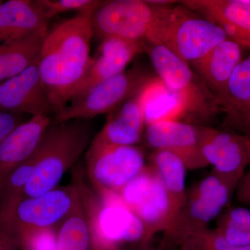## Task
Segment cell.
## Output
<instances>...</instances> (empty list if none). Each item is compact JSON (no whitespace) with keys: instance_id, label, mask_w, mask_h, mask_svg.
I'll list each match as a JSON object with an SVG mask.
<instances>
[{"instance_id":"6da1fadb","label":"cell","mask_w":250,"mask_h":250,"mask_svg":"<svg viewBox=\"0 0 250 250\" xmlns=\"http://www.w3.org/2000/svg\"><path fill=\"white\" fill-rule=\"evenodd\" d=\"M93 13H80L48 29L41 46L38 69L56 113L77 95L88 74Z\"/></svg>"},{"instance_id":"7a4b0ae2","label":"cell","mask_w":250,"mask_h":250,"mask_svg":"<svg viewBox=\"0 0 250 250\" xmlns=\"http://www.w3.org/2000/svg\"><path fill=\"white\" fill-rule=\"evenodd\" d=\"M91 125L86 120L54 123L46 130L36 151L35 171L22 197H36L57 187L92 141Z\"/></svg>"},{"instance_id":"3957f363","label":"cell","mask_w":250,"mask_h":250,"mask_svg":"<svg viewBox=\"0 0 250 250\" xmlns=\"http://www.w3.org/2000/svg\"><path fill=\"white\" fill-rule=\"evenodd\" d=\"M228 36L222 28L185 6H157L146 42L168 49L188 64L208 53Z\"/></svg>"},{"instance_id":"277c9868","label":"cell","mask_w":250,"mask_h":250,"mask_svg":"<svg viewBox=\"0 0 250 250\" xmlns=\"http://www.w3.org/2000/svg\"><path fill=\"white\" fill-rule=\"evenodd\" d=\"M144 52L158 77L180 99L186 114L207 121L221 111L216 96L189 64L165 47L147 42Z\"/></svg>"},{"instance_id":"5b68a950","label":"cell","mask_w":250,"mask_h":250,"mask_svg":"<svg viewBox=\"0 0 250 250\" xmlns=\"http://www.w3.org/2000/svg\"><path fill=\"white\" fill-rule=\"evenodd\" d=\"M235 192L229 184L211 172L194 184L172 228L164 233V247L178 246L184 239L208 229L218 218Z\"/></svg>"},{"instance_id":"8992f818","label":"cell","mask_w":250,"mask_h":250,"mask_svg":"<svg viewBox=\"0 0 250 250\" xmlns=\"http://www.w3.org/2000/svg\"><path fill=\"white\" fill-rule=\"evenodd\" d=\"M84 190L80 182L56 187L38 196L22 197L0 205V213L16 232L59 228L82 201Z\"/></svg>"},{"instance_id":"52a82bcc","label":"cell","mask_w":250,"mask_h":250,"mask_svg":"<svg viewBox=\"0 0 250 250\" xmlns=\"http://www.w3.org/2000/svg\"><path fill=\"white\" fill-rule=\"evenodd\" d=\"M153 77L134 67L104 80L72 99L57 112L52 123L88 120L109 113L123 102L137 93Z\"/></svg>"},{"instance_id":"ba28073f","label":"cell","mask_w":250,"mask_h":250,"mask_svg":"<svg viewBox=\"0 0 250 250\" xmlns=\"http://www.w3.org/2000/svg\"><path fill=\"white\" fill-rule=\"evenodd\" d=\"M118 195L142 222L147 242L156 233L167 232L173 225L176 213L170 197L158 174L148 164Z\"/></svg>"},{"instance_id":"9c48e42d","label":"cell","mask_w":250,"mask_h":250,"mask_svg":"<svg viewBox=\"0 0 250 250\" xmlns=\"http://www.w3.org/2000/svg\"><path fill=\"white\" fill-rule=\"evenodd\" d=\"M90 200L93 250H115L125 244L149 243L142 222L117 193Z\"/></svg>"},{"instance_id":"30bf717a","label":"cell","mask_w":250,"mask_h":250,"mask_svg":"<svg viewBox=\"0 0 250 250\" xmlns=\"http://www.w3.org/2000/svg\"><path fill=\"white\" fill-rule=\"evenodd\" d=\"M86 170L99 195L119 193L146 167L143 151L136 146H118L92 141L87 149Z\"/></svg>"},{"instance_id":"8fae6325","label":"cell","mask_w":250,"mask_h":250,"mask_svg":"<svg viewBox=\"0 0 250 250\" xmlns=\"http://www.w3.org/2000/svg\"><path fill=\"white\" fill-rule=\"evenodd\" d=\"M157 6L143 0L103 1L91 16L93 36L100 40L119 38L146 41Z\"/></svg>"},{"instance_id":"7c38bea8","label":"cell","mask_w":250,"mask_h":250,"mask_svg":"<svg viewBox=\"0 0 250 250\" xmlns=\"http://www.w3.org/2000/svg\"><path fill=\"white\" fill-rule=\"evenodd\" d=\"M202 155L213 173L236 190L250 166V138L233 131L201 126Z\"/></svg>"},{"instance_id":"4fadbf2b","label":"cell","mask_w":250,"mask_h":250,"mask_svg":"<svg viewBox=\"0 0 250 250\" xmlns=\"http://www.w3.org/2000/svg\"><path fill=\"white\" fill-rule=\"evenodd\" d=\"M0 111L53 118L55 108L41 80L37 62L0 83Z\"/></svg>"},{"instance_id":"5bb4252c","label":"cell","mask_w":250,"mask_h":250,"mask_svg":"<svg viewBox=\"0 0 250 250\" xmlns=\"http://www.w3.org/2000/svg\"><path fill=\"white\" fill-rule=\"evenodd\" d=\"M145 139L154 150L164 149L178 156L187 169L208 166L202 153L201 126L177 120L157 121L146 126Z\"/></svg>"},{"instance_id":"9a60e30c","label":"cell","mask_w":250,"mask_h":250,"mask_svg":"<svg viewBox=\"0 0 250 250\" xmlns=\"http://www.w3.org/2000/svg\"><path fill=\"white\" fill-rule=\"evenodd\" d=\"M181 5L223 29L229 39L250 49V0H184Z\"/></svg>"},{"instance_id":"2e32d148","label":"cell","mask_w":250,"mask_h":250,"mask_svg":"<svg viewBox=\"0 0 250 250\" xmlns=\"http://www.w3.org/2000/svg\"><path fill=\"white\" fill-rule=\"evenodd\" d=\"M145 44L146 41L140 42L119 38L103 39L96 53L92 57L88 74L75 96L94 85L125 71L133 59L144 52Z\"/></svg>"},{"instance_id":"e0dca14e","label":"cell","mask_w":250,"mask_h":250,"mask_svg":"<svg viewBox=\"0 0 250 250\" xmlns=\"http://www.w3.org/2000/svg\"><path fill=\"white\" fill-rule=\"evenodd\" d=\"M141 89L108 113L107 121L92 140L93 142L109 146H136L141 141L146 126Z\"/></svg>"},{"instance_id":"ac0fdd59","label":"cell","mask_w":250,"mask_h":250,"mask_svg":"<svg viewBox=\"0 0 250 250\" xmlns=\"http://www.w3.org/2000/svg\"><path fill=\"white\" fill-rule=\"evenodd\" d=\"M52 118L32 116L15 128L0 144V184L13 169L34 154Z\"/></svg>"},{"instance_id":"d6986e66","label":"cell","mask_w":250,"mask_h":250,"mask_svg":"<svg viewBox=\"0 0 250 250\" xmlns=\"http://www.w3.org/2000/svg\"><path fill=\"white\" fill-rule=\"evenodd\" d=\"M244 49L239 44L227 38L202 58L192 62L194 71L217 99L223 93L235 69L243 61Z\"/></svg>"},{"instance_id":"ffe728a7","label":"cell","mask_w":250,"mask_h":250,"mask_svg":"<svg viewBox=\"0 0 250 250\" xmlns=\"http://www.w3.org/2000/svg\"><path fill=\"white\" fill-rule=\"evenodd\" d=\"M49 21L35 1H2L0 4V45L49 27Z\"/></svg>"},{"instance_id":"44dd1931","label":"cell","mask_w":250,"mask_h":250,"mask_svg":"<svg viewBox=\"0 0 250 250\" xmlns=\"http://www.w3.org/2000/svg\"><path fill=\"white\" fill-rule=\"evenodd\" d=\"M49 27L0 45V83L38 62Z\"/></svg>"},{"instance_id":"7402d4cb","label":"cell","mask_w":250,"mask_h":250,"mask_svg":"<svg viewBox=\"0 0 250 250\" xmlns=\"http://www.w3.org/2000/svg\"><path fill=\"white\" fill-rule=\"evenodd\" d=\"M145 124L167 120H177L186 115L183 104L159 78L153 77L141 90Z\"/></svg>"},{"instance_id":"603a6c76","label":"cell","mask_w":250,"mask_h":250,"mask_svg":"<svg viewBox=\"0 0 250 250\" xmlns=\"http://www.w3.org/2000/svg\"><path fill=\"white\" fill-rule=\"evenodd\" d=\"M90 200L84 190L82 201L59 225L57 250H93Z\"/></svg>"},{"instance_id":"cb8c5ba5","label":"cell","mask_w":250,"mask_h":250,"mask_svg":"<svg viewBox=\"0 0 250 250\" xmlns=\"http://www.w3.org/2000/svg\"><path fill=\"white\" fill-rule=\"evenodd\" d=\"M148 165L155 171L164 184L170 197L177 218L187 198V166L178 156L164 149L154 150L151 154Z\"/></svg>"},{"instance_id":"d4e9b609","label":"cell","mask_w":250,"mask_h":250,"mask_svg":"<svg viewBox=\"0 0 250 250\" xmlns=\"http://www.w3.org/2000/svg\"><path fill=\"white\" fill-rule=\"evenodd\" d=\"M218 101L225 113L250 109V54L235 69Z\"/></svg>"},{"instance_id":"484cf974","label":"cell","mask_w":250,"mask_h":250,"mask_svg":"<svg viewBox=\"0 0 250 250\" xmlns=\"http://www.w3.org/2000/svg\"><path fill=\"white\" fill-rule=\"evenodd\" d=\"M215 231L231 244L250 246V210L229 207L219 215Z\"/></svg>"},{"instance_id":"4316f807","label":"cell","mask_w":250,"mask_h":250,"mask_svg":"<svg viewBox=\"0 0 250 250\" xmlns=\"http://www.w3.org/2000/svg\"><path fill=\"white\" fill-rule=\"evenodd\" d=\"M36 152L27 161L16 166L0 184V205L22 198L23 192L35 171Z\"/></svg>"},{"instance_id":"83f0119b","label":"cell","mask_w":250,"mask_h":250,"mask_svg":"<svg viewBox=\"0 0 250 250\" xmlns=\"http://www.w3.org/2000/svg\"><path fill=\"white\" fill-rule=\"evenodd\" d=\"M178 246L182 250H250V246H235L208 229L188 237Z\"/></svg>"},{"instance_id":"f1b7e54d","label":"cell","mask_w":250,"mask_h":250,"mask_svg":"<svg viewBox=\"0 0 250 250\" xmlns=\"http://www.w3.org/2000/svg\"><path fill=\"white\" fill-rule=\"evenodd\" d=\"M57 233L58 228L33 229L16 232L19 250H57Z\"/></svg>"},{"instance_id":"f546056e","label":"cell","mask_w":250,"mask_h":250,"mask_svg":"<svg viewBox=\"0 0 250 250\" xmlns=\"http://www.w3.org/2000/svg\"><path fill=\"white\" fill-rule=\"evenodd\" d=\"M49 21L56 15L70 11H94L101 4L100 0H35Z\"/></svg>"},{"instance_id":"4dcf8cb0","label":"cell","mask_w":250,"mask_h":250,"mask_svg":"<svg viewBox=\"0 0 250 250\" xmlns=\"http://www.w3.org/2000/svg\"><path fill=\"white\" fill-rule=\"evenodd\" d=\"M224 126L228 131L250 138V109L225 113Z\"/></svg>"},{"instance_id":"1f68e13d","label":"cell","mask_w":250,"mask_h":250,"mask_svg":"<svg viewBox=\"0 0 250 250\" xmlns=\"http://www.w3.org/2000/svg\"><path fill=\"white\" fill-rule=\"evenodd\" d=\"M0 250H19L17 236L4 215L0 213Z\"/></svg>"},{"instance_id":"d6a6232c","label":"cell","mask_w":250,"mask_h":250,"mask_svg":"<svg viewBox=\"0 0 250 250\" xmlns=\"http://www.w3.org/2000/svg\"><path fill=\"white\" fill-rule=\"evenodd\" d=\"M24 121L21 115L0 111V144L15 128Z\"/></svg>"},{"instance_id":"836d02e7","label":"cell","mask_w":250,"mask_h":250,"mask_svg":"<svg viewBox=\"0 0 250 250\" xmlns=\"http://www.w3.org/2000/svg\"><path fill=\"white\" fill-rule=\"evenodd\" d=\"M235 195L237 201L250 207V167L237 184Z\"/></svg>"},{"instance_id":"e575fe53","label":"cell","mask_w":250,"mask_h":250,"mask_svg":"<svg viewBox=\"0 0 250 250\" xmlns=\"http://www.w3.org/2000/svg\"><path fill=\"white\" fill-rule=\"evenodd\" d=\"M122 250V248H118V249H116V250Z\"/></svg>"},{"instance_id":"d590c367","label":"cell","mask_w":250,"mask_h":250,"mask_svg":"<svg viewBox=\"0 0 250 250\" xmlns=\"http://www.w3.org/2000/svg\"><path fill=\"white\" fill-rule=\"evenodd\" d=\"M1 2H2V1H0V4H1Z\"/></svg>"},{"instance_id":"8d00e7d4","label":"cell","mask_w":250,"mask_h":250,"mask_svg":"<svg viewBox=\"0 0 250 250\" xmlns=\"http://www.w3.org/2000/svg\"><path fill=\"white\" fill-rule=\"evenodd\" d=\"M250 110V109H249Z\"/></svg>"}]
</instances>
